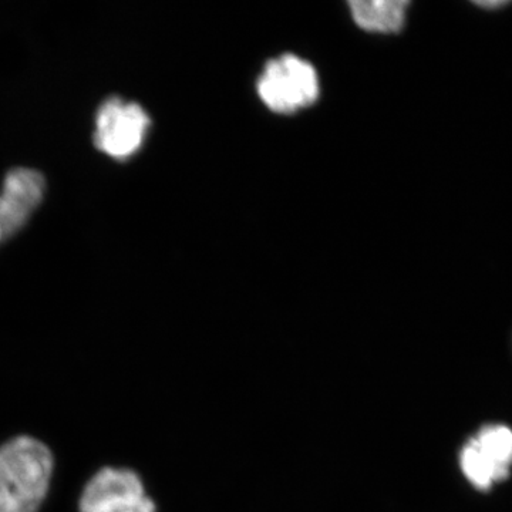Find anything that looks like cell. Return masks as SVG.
Returning a JSON list of instances; mask_svg holds the SVG:
<instances>
[{
  "label": "cell",
  "instance_id": "obj_9",
  "mask_svg": "<svg viewBox=\"0 0 512 512\" xmlns=\"http://www.w3.org/2000/svg\"><path fill=\"white\" fill-rule=\"evenodd\" d=\"M505 3L507 2H503V0H501V2H480V3H477V5H480V6H483V8H500V6H504Z\"/></svg>",
  "mask_w": 512,
  "mask_h": 512
},
{
  "label": "cell",
  "instance_id": "obj_4",
  "mask_svg": "<svg viewBox=\"0 0 512 512\" xmlns=\"http://www.w3.org/2000/svg\"><path fill=\"white\" fill-rule=\"evenodd\" d=\"M80 512H157L143 481L128 468L104 467L87 484L79 501Z\"/></svg>",
  "mask_w": 512,
  "mask_h": 512
},
{
  "label": "cell",
  "instance_id": "obj_3",
  "mask_svg": "<svg viewBox=\"0 0 512 512\" xmlns=\"http://www.w3.org/2000/svg\"><path fill=\"white\" fill-rule=\"evenodd\" d=\"M464 476L477 490L487 491L510 477L512 430L503 424H488L464 444L460 454Z\"/></svg>",
  "mask_w": 512,
  "mask_h": 512
},
{
  "label": "cell",
  "instance_id": "obj_1",
  "mask_svg": "<svg viewBox=\"0 0 512 512\" xmlns=\"http://www.w3.org/2000/svg\"><path fill=\"white\" fill-rule=\"evenodd\" d=\"M53 471L55 456L42 440L16 436L0 444V512H39Z\"/></svg>",
  "mask_w": 512,
  "mask_h": 512
},
{
  "label": "cell",
  "instance_id": "obj_6",
  "mask_svg": "<svg viewBox=\"0 0 512 512\" xmlns=\"http://www.w3.org/2000/svg\"><path fill=\"white\" fill-rule=\"evenodd\" d=\"M45 177L39 171L18 168L6 175L0 208L8 238L23 228L45 195Z\"/></svg>",
  "mask_w": 512,
  "mask_h": 512
},
{
  "label": "cell",
  "instance_id": "obj_8",
  "mask_svg": "<svg viewBox=\"0 0 512 512\" xmlns=\"http://www.w3.org/2000/svg\"><path fill=\"white\" fill-rule=\"evenodd\" d=\"M6 238H8V234H6L5 220H3L2 208H0V242Z\"/></svg>",
  "mask_w": 512,
  "mask_h": 512
},
{
  "label": "cell",
  "instance_id": "obj_7",
  "mask_svg": "<svg viewBox=\"0 0 512 512\" xmlns=\"http://www.w3.org/2000/svg\"><path fill=\"white\" fill-rule=\"evenodd\" d=\"M407 0H352L350 12L356 25L367 32H400L406 22Z\"/></svg>",
  "mask_w": 512,
  "mask_h": 512
},
{
  "label": "cell",
  "instance_id": "obj_2",
  "mask_svg": "<svg viewBox=\"0 0 512 512\" xmlns=\"http://www.w3.org/2000/svg\"><path fill=\"white\" fill-rule=\"evenodd\" d=\"M256 89L269 110L291 114L318 100L319 77L311 63L284 55L266 63Z\"/></svg>",
  "mask_w": 512,
  "mask_h": 512
},
{
  "label": "cell",
  "instance_id": "obj_5",
  "mask_svg": "<svg viewBox=\"0 0 512 512\" xmlns=\"http://www.w3.org/2000/svg\"><path fill=\"white\" fill-rule=\"evenodd\" d=\"M148 127L150 119L143 107L111 97L97 111L94 144L107 156L126 160L143 146Z\"/></svg>",
  "mask_w": 512,
  "mask_h": 512
}]
</instances>
